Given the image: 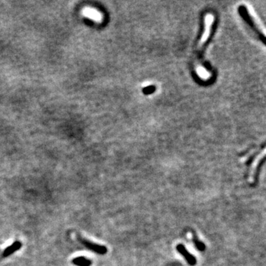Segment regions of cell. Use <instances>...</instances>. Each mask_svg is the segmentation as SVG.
<instances>
[{
    "label": "cell",
    "mask_w": 266,
    "mask_h": 266,
    "mask_svg": "<svg viewBox=\"0 0 266 266\" xmlns=\"http://www.w3.org/2000/svg\"><path fill=\"white\" fill-rule=\"evenodd\" d=\"M214 21V17L211 13H208V14L205 15V19H204V23H205L204 31L202 35V37H201L200 40H199V41L198 47H197L199 50H202V47H203L204 44H205L207 40H208V38H209V35L210 34H211V27H212Z\"/></svg>",
    "instance_id": "obj_1"
},
{
    "label": "cell",
    "mask_w": 266,
    "mask_h": 266,
    "mask_svg": "<svg viewBox=\"0 0 266 266\" xmlns=\"http://www.w3.org/2000/svg\"><path fill=\"white\" fill-rule=\"evenodd\" d=\"M78 240L86 247L87 249L92 250V251L95 252V253H98V254L103 255L107 252V248L105 247L104 245H100L98 244L95 243V242H92L91 241L87 240V239H84V238L81 237V236H78Z\"/></svg>",
    "instance_id": "obj_2"
},
{
    "label": "cell",
    "mask_w": 266,
    "mask_h": 266,
    "mask_svg": "<svg viewBox=\"0 0 266 266\" xmlns=\"http://www.w3.org/2000/svg\"><path fill=\"white\" fill-rule=\"evenodd\" d=\"M176 249L185 258L188 265L194 266L197 264V259H196V258L190 252H188L187 250L185 247L184 246L183 244H178L176 246Z\"/></svg>",
    "instance_id": "obj_3"
},
{
    "label": "cell",
    "mask_w": 266,
    "mask_h": 266,
    "mask_svg": "<svg viewBox=\"0 0 266 266\" xmlns=\"http://www.w3.org/2000/svg\"><path fill=\"white\" fill-rule=\"evenodd\" d=\"M83 15L95 21H100L102 20V15L98 10L92 8H85L83 11Z\"/></svg>",
    "instance_id": "obj_4"
},
{
    "label": "cell",
    "mask_w": 266,
    "mask_h": 266,
    "mask_svg": "<svg viewBox=\"0 0 266 266\" xmlns=\"http://www.w3.org/2000/svg\"><path fill=\"white\" fill-rule=\"evenodd\" d=\"M21 247V242H19V241H16V242H15L14 243L12 244V245H10L9 247H7V248L4 250V252H3V256H4V257H5V256H8L9 255L12 254V253H14L15 251L18 250Z\"/></svg>",
    "instance_id": "obj_5"
},
{
    "label": "cell",
    "mask_w": 266,
    "mask_h": 266,
    "mask_svg": "<svg viewBox=\"0 0 266 266\" xmlns=\"http://www.w3.org/2000/svg\"><path fill=\"white\" fill-rule=\"evenodd\" d=\"M196 72L198 76L203 80H208L211 78V73L205 68L202 66H197L196 68Z\"/></svg>",
    "instance_id": "obj_6"
},
{
    "label": "cell",
    "mask_w": 266,
    "mask_h": 266,
    "mask_svg": "<svg viewBox=\"0 0 266 266\" xmlns=\"http://www.w3.org/2000/svg\"><path fill=\"white\" fill-rule=\"evenodd\" d=\"M72 263L78 266H89L92 264L90 259H86L83 256H78L72 259Z\"/></svg>",
    "instance_id": "obj_7"
},
{
    "label": "cell",
    "mask_w": 266,
    "mask_h": 266,
    "mask_svg": "<svg viewBox=\"0 0 266 266\" xmlns=\"http://www.w3.org/2000/svg\"><path fill=\"white\" fill-rule=\"evenodd\" d=\"M192 235H193L192 239H193V242H194V245L197 247V248L199 250V251H204V250H205V244L199 240V239H198V237H197V234L194 233V231H192Z\"/></svg>",
    "instance_id": "obj_8"
}]
</instances>
